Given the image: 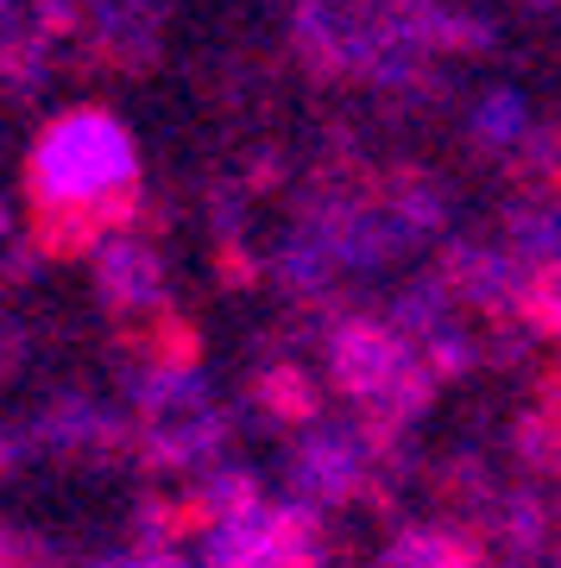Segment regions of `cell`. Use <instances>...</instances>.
<instances>
[{
  "label": "cell",
  "mask_w": 561,
  "mask_h": 568,
  "mask_svg": "<svg viewBox=\"0 0 561 568\" xmlns=\"http://www.w3.org/2000/svg\"><path fill=\"white\" fill-rule=\"evenodd\" d=\"M133 178V145L108 114H76L39 145V190L51 203H95Z\"/></svg>",
  "instance_id": "1"
}]
</instances>
